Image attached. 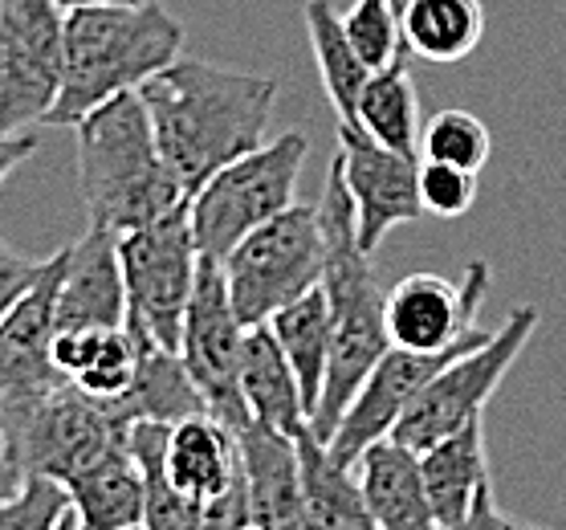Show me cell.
<instances>
[{"mask_svg": "<svg viewBox=\"0 0 566 530\" xmlns=\"http://www.w3.org/2000/svg\"><path fill=\"white\" fill-rule=\"evenodd\" d=\"M139 98L168 168L192 196L212 172L265 139L277 79L180 53L143 82Z\"/></svg>", "mask_w": 566, "mask_h": 530, "instance_id": "6da1fadb", "label": "cell"}, {"mask_svg": "<svg viewBox=\"0 0 566 530\" xmlns=\"http://www.w3.org/2000/svg\"><path fill=\"white\" fill-rule=\"evenodd\" d=\"M314 208H318V229L326 241L322 290L331 302V360H326L318 404L310 413V428H314V437L331 440L338 416L347 413V404L355 401L363 380L384 360L391 339H387L384 323L387 290L371 270V253L359 249L355 200L343 184L338 164H331V172H326V188H322Z\"/></svg>", "mask_w": 566, "mask_h": 530, "instance_id": "7a4b0ae2", "label": "cell"}, {"mask_svg": "<svg viewBox=\"0 0 566 530\" xmlns=\"http://www.w3.org/2000/svg\"><path fill=\"white\" fill-rule=\"evenodd\" d=\"M184 53V25L159 0H98L65 9L62 86L41 127H74L115 94L139 91Z\"/></svg>", "mask_w": 566, "mask_h": 530, "instance_id": "3957f363", "label": "cell"}, {"mask_svg": "<svg viewBox=\"0 0 566 530\" xmlns=\"http://www.w3.org/2000/svg\"><path fill=\"white\" fill-rule=\"evenodd\" d=\"M77 131V188L86 217L111 233L139 229L147 220L180 208L188 200L184 184L159 152L139 91L115 94L94 106Z\"/></svg>", "mask_w": 566, "mask_h": 530, "instance_id": "277c9868", "label": "cell"}, {"mask_svg": "<svg viewBox=\"0 0 566 530\" xmlns=\"http://www.w3.org/2000/svg\"><path fill=\"white\" fill-rule=\"evenodd\" d=\"M310 139L302 131H285L277 139L258 143L253 152L229 159L188 196L196 249L212 261H224L237 241L258 225L294 205L297 176L306 168Z\"/></svg>", "mask_w": 566, "mask_h": 530, "instance_id": "5b68a950", "label": "cell"}, {"mask_svg": "<svg viewBox=\"0 0 566 530\" xmlns=\"http://www.w3.org/2000/svg\"><path fill=\"white\" fill-rule=\"evenodd\" d=\"M326 241L318 229V208L290 205L224 253L220 270L229 302L245 326L270 323L285 302L302 298L322 282Z\"/></svg>", "mask_w": 566, "mask_h": 530, "instance_id": "8992f818", "label": "cell"}, {"mask_svg": "<svg viewBox=\"0 0 566 530\" xmlns=\"http://www.w3.org/2000/svg\"><path fill=\"white\" fill-rule=\"evenodd\" d=\"M538 306H517L485 343H476V347L461 351L457 360L444 363L424 388L416 392V401L403 408L391 437L412 445L416 453H424L432 440L449 437L464 420L485 413L493 392L502 388L505 372L514 367L517 355L526 351L530 335L538 331Z\"/></svg>", "mask_w": 566, "mask_h": 530, "instance_id": "52a82bcc", "label": "cell"}, {"mask_svg": "<svg viewBox=\"0 0 566 530\" xmlns=\"http://www.w3.org/2000/svg\"><path fill=\"white\" fill-rule=\"evenodd\" d=\"M118 261L127 285V326L180 351L184 311L200 270L188 200L159 220L118 233Z\"/></svg>", "mask_w": 566, "mask_h": 530, "instance_id": "ba28073f", "label": "cell"}, {"mask_svg": "<svg viewBox=\"0 0 566 530\" xmlns=\"http://www.w3.org/2000/svg\"><path fill=\"white\" fill-rule=\"evenodd\" d=\"M57 0H0V139L45 123L62 86Z\"/></svg>", "mask_w": 566, "mask_h": 530, "instance_id": "9c48e42d", "label": "cell"}, {"mask_svg": "<svg viewBox=\"0 0 566 530\" xmlns=\"http://www.w3.org/2000/svg\"><path fill=\"white\" fill-rule=\"evenodd\" d=\"M241 343H245V323L232 311L224 270L220 261L200 253L192 298L184 311L180 360L205 396L208 413L220 416L224 425H237L249 416L241 401Z\"/></svg>", "mask_w": 566, "mask_h": 530, "instance_id": "30bf717a", "label": "cell"}, {"mask_svg": "<svg viewBox=\"0 0 566 530\" xmlns=\"http://www.w3.org/2000/svg\"><path fill=\"white\" fill-rule=\"evenodd\" d=\"M4 416L17 428L29 474H50L57 481H70L127 437V425L111 413V404L77 392L74 384H62L29 408H13Z\"/></svg>", "mask_w": 566, "mask_h": 530, "instance_id": "8fae6325", "label": "cell"}, {"mask_svg": "<svg viewBox=\"0 0 566 530\" xmlns=\"http://www.w3.org/2000/svg\"><path fill=\"white\" fill-rule=\"evenodd\" d=\"M493 270L490 261H469L461 282H449L440 273H408L384 298V323L391 347L408 351H444L464 339L490 335L476 323L481 302L490 298Z\"/></svg>", "mask_w": 566, "mask_h": 530, "instance_id": "7c38bea8", "label": "cell"}, {"mask_svg": "<svg viewBox=\"0 0 566 530\" xmlns=\"http://www.w3.org/2000/svg\"><path fill=\"white\" fill-rule=\"evenodd\" d=\"M338 172L355 200V233L363 253H375L396 225L428 217L420 205V159L391 152L355 123H338Z\"/></svg>", "mask_w": 566, "mask_h": 530, "instance_id": "4fadbf2b", "label": "cell"}, {"mask_svg": "<svg viewBox=\"0 0 566 530\" xmlns=\"http://www.w3.org/2000/svg\"><path fill=\"white\" fill-rule=\"evenodd\" d=\"M490 335L464 339V343L444 347V351L387 347L384 360L375 363L371 375L363 380V388L355 392V401L347 404V413L338 416V425H335V433H331V440H326V449L335 453L343 466H355V457H359L371 440L387 437V433L396 428V420L403 416V408L416 401V392L424 388L428 380H432L444 363L457 360L461 351L476 347V343H485Z\"/></svg>", "mask_w": 566, "mask_h": 530, "instance_id": "5bb4252c", "label": "cell"}, {"mask_svg": "<svg viewBox=\"0 0 566 530\" xmlns=\"http://www.w3.org/2000/svg\"><path fill=\"white\" fill-rule=\"evenodd\" d=\"M62 249L45 258L38 282L13 302V311L0 319V413L29 408L33 401L62 388L65 375L53 363V285H57Z\"/></svg>", "mask_w": 566, "mask_h": 530, "instance_id": "9a60e30c", "label": "cell"}, {"mask_svg": "<svg viewBox=\"0 0 566 530\" xmlns=\"http://www.w3.org/2000/svg\"><path fill=\"white\" fill-rule=\"evenodd\" d=\"M432 522L440 530L514 527V518L493 506L490 457H485V413L464 420L457 433L432 440L420 453Z\"/></svg>", "mask_w": 566, "mask_h": 530, "instance_id": "2e32d148", "label": "cell"}, {"mask_svg": "<svg viewBox=\"0 0 566 530\" xmlns=\"http://www.w3.org/2000/svg\"><path fill=\"white\" fill-rule=\"evenodd\" d=\"M53 319H57V331L127 323V285H123V261H118V233L91 220L86 233L77 237L70 249H62L57 285H53Z\"/></svg>", "mask_w": 566, "mask_h": 530, "instance_id": "e0dca14e", "label": "cell"}, {"mask_svg": "<svg viewBox=\"0 0 566 530\" xmlns=\"http://www.w3.org/2000/svg\"><path fill=\"white\" fill-rule=\"evenodd\" d=\"M232 433H237V449H241V466H245L253 527H310L294 437L258 425L253 416L237 420Z\"/></svg>", "mask_w": 566, "mask_h": 530, "instance_id": "ac0fdd59", "label": "cell"}, {"mask_svg": "<svg viewBox=\"0 0 566 530\" xmlns=\"http://www.w3.org/2000/svg\"><path fill=\"white\" fill-rule=\"evenodd\" d=\"M355 481H359L363 506L371 515V527L379 530H428L432 522V506L424 490V469H420V453L412 445L396 440L391 433L371 440L367 449L355 457Z\"/></svg>", "mask_w": 566, "mask_h": 530, "instance_id": "d6986e66", "label": "cell"}, {"mask_svg": "<svg viewBox=\"0 0 566 530\" xmlns=\"http://www.w3.org/2000/svg\"><path fill=\"white\" fill-rule=\"evenodd\" d=\"M168 478L171 486L200 506L205 515L208 502H217L232 481H241V449H237V433L212 413H192L168 428Z\"/></svg>", "mask_w": 566, "mask_h": 530, "instance_id": "ffe728a7", "label": "cell"}, {"mask_svg": "<svg viewBox=\"0 0 566 530\" xmlns=\"http://www.w3.org/2000/svg\"><path fill=\"white\" fill-rule=\"evenodd\" d=\"M135 335V347H139V363H135V380L130 388L118 396V401H106L111 413L130 425V420H184L192 413H208L205 396L196 388V380L184 367L180 351L155 343L151 335H143L135 326H127Z\"/></svg>", "mask_w": 566, "mask_h": 530, "instance_id": "44dd1931", "label": "cell"}, {"mask_svg": "<svg viewBox=\"0 0 566 530\" xmlns=\"http://www.w3.org/2000/svg\"><path fill=\"white\" fill-rule=\"evenodd\" d=\"M241 401L245 413L265 428H277L285 437H294L297 428L310 425V413L297 392L294 367L277 347L270 323L245 326L241 343Z\"/></svg>", "mask_w": 566, "mask_h": 530, "instance_id": "7402d4cb", "label": "cell"}, {"mask_svg": "<svg viewBox=\"0 0 566 530\" xmlns=\"http://www.w3.org/2000/svg\"><path fill=\"white\" fill-rule=\"evenodd\" d=\"M53 363L65 375V384L86 392L94 401H118L135 380L139 347L135 335L123 326H77L53 335Z\"/></svg>", "mask_w": 566, "mask_h": 530, "instance_id": "603a6c76", "label": "cell"}, {"mask_svg": "<svg viewBox=\"0 0 566 530\" xmlns=\"http://www.w3.org/2000/svg\"><path fill=\"white\" fill-rule=\"evenodd\" d=\"M74 498L77 530H130L143 527V478L127 449V437L65 481Z\"/></svg>", "mask_w": 566, "mask_h": 530, "instance_id": "cb8c5ba5", "label": "cell"}, {"mask_svg": "<svg viewBox=\"0 0 566 530\" xmlns=\"http://www.w3.org/2000/svg\"><path fill=\"white\" fill-rule=\"evenodd\" d=\"M297 469H302V502H306L310 527H347V530H375L371 515L363 506L355 469L343 466L326 440L314 437V428H297Z\"/></svg>", "mask_w": 566, "mask_h": 530, "instance_id": "d4e9b609", "label": "cell"}, {"mask_svg": "<svg viewBox=\"0 0 566 530\" xmlns=\"http://www.w3.org/2000/svg\"><path fill=\"white\" fill-rule=\"evenodd\" d=\"M355 127H363L391 152L420 159V94L408 74V58L367 74L355 103Z\"/></svg>", "mask_w": 566, "mask_h": 530, "instance_id": "484cf974", "label": "cell"}, {"mask_svg": "<svg viewBox=\"0 0 566 530\" xmlns=\"http://www.w3.org/2000/svg\"><path fill=\"white\" fill-rule=\"evenodd\" d=\"M408 53L432 65H452L469 58L485 38L481 0H408L399 9Z\"/></svg>", "mask_w": 566, "mask_h": 530, "instance_id": "4316f807", "label": "cell"}, {"mask_svg": "<svg viewBox=\"0 0 566 530\" xmlns=\"http://www.w3.org/2000/svg\"><path fill=\"white\" fill-rule=\"evenodd\" d=\"M270 331L277 339V347L285 351L290 367H294L306 413H314L322 380H326V360H331V302H326L322 282L294 302H285L282 311L270 319Z\"/></svg>", "mask_w": 566, "mask_h": 530, "instance_id": "83f0119b", "label": "cell"}, {"mask_svg": "<svg viewBox=\"0 0 566 530\" xmlns=\"http://www.w3.org/2000/svg\"><path fill=\"white\" fill-rule=\"evenodd\" d=\"M168 420H130L127 449L143 478V527L147 530H192L205 527L200 506L188 502L168 478Z\"/></svg>", "mask_w": 566, "mask_h": 530, "instance_id": "f1b7e54d", "label": "cell"}, {"mask_svg": "<svg viewBox=\"0 0 566 530\" xmlns=\"http://www.w3.org/2000/svg\"><path fill=\"white\" fill-rule=\"evenodd\" d=\"M302 17H306V38L314 62H318L322 91L335 106L338 123H355V103H359V91L371 74V65L355 53L347 29H343V17L331 9V0H306Z\"/></svg>", "mask_w": 566, "mask_h": 530, "instance_id": "f546056e", "label": "cell"}, {"mask_svg": "<svg viewBox=\"0 0 566 530\" xmlns=\"http://www.w3.org/2000/svg\"><path fill=\"white\" fill-rule=\"evenodd\" d=\"M493 156V135L490 127L461 106L437 111L428 118V127L420 131V159H437V164H452V168L481 172Z\"/></svg>", "mask_w": 566, "mask_h": 530, "instance_id": "4dcf8cb0", "label": "cell"}, {"mask_svg": "<svg viewBox=\"0 0 566 530\" xmlns=\"http://www.w3.org/2000/svg\"><path fill=\"white\" fill-rule=\"evenodd\" d=\"M0 530H77L65 481L50 474H25L13 498L0 502Z\"/></svg>", "mask_w": 566, "mask_h": 530, "instance_id": "1f68e13d", "label": "cell"}, {"mask_svg": "<svg viewBox=\"0 0 566 530\" xmlns=\"http://www.w3.org/2000/svg\"><path fill=\"white\" fill-rule=\"evenodd\" d=\"M343 29H347L355 53H359L371 70L408 58L403 25H399V9L391 4V0H355V4L347 9V17H343Z\"/></svg>", "mask_w": 566, "mask_h": 530, "instance_id": "d6a6232c", "label": "cell"}, {"mask_svg": "<svg viewBox=\"0 0 566 530\" xmlns=\"http://www.w3.org/2000/svg\"><path fill=\"white\" fill-rule=\"evenodd\" d=\"M476 200V172L437 164V159H420V205L428 217L457 220L464 217Z\"/></svg>", "mask_w": 566, "mask_h": 530, "instance_id": "836d02e7", "label": "cell"}, {"mask_svg": "<svg viewBox=\"0 0 566 530\" xmlns=\"http://www.w3.org/2000/svg\"><path fill=\"white\" fill-rule=\"evenodd\" d=\"M41 266H45V261L25 258V253H17V249H9L0 241V319L13 311V302L25 294L29 285L38 282Z\"/></svg>", "mask_w": 566, "mask_h": 530, "instance_id": "e575fe53", "label": "cell"}, {"mask_svg": "<svg viewBox=\"0 0 566 530\" xmlns=\"http://www.w3.org/2000/svg\"><path fill=\"white\" fill-rule=\"evenodd\" d=\"M25 457H21V440H17L13 420L0 413V502L13 498V490L25 478Z\"/></svg>", "mask_w": 566, "mask_h": 530, "instance_id": "d590c367", "label": "cell"}, {"mask_svg": "<svg viewBox=\"0 0 566 530\" xmlns=\"http://www.w3.org/2000/svg\"><path fill=\"white\" fill-rule=\"evenodd\" d=\"M38 152V139L33 135H13V139H0V184L9 180L29 156Z\"/></svg>", "mask_w": 566, "mask_h": 530, "instance_id": "8d00e7d4", "label": "cell"}, {"mask_svg": "<svg viewBox=\"0 0 566 530\" xmlns=\"http://www.w3.org/2000/svg\"><path fill=\"white\" fill-rule=\"evenodd\" d=\"M62 9H82V4H98V0H57Z\"/></svg>", "mask_w": 566, "mask_h": 530, "instance_id": "74e56055", "label": "cell"}, {"mask_svg": "<svg viewBox=\"0 0 566 530\" xmlns=\"http://www.w3.org/2000/svg\"><path fill=\"white\" fill-rule=\"evenodd\" d=\"M391 4H396V9H403V4H408V0H391Z\"/></svg>", "mask_w": 566, "mask_h": 530, "instance_id": "f35d334b", "label": "cell"}]
</instances>
